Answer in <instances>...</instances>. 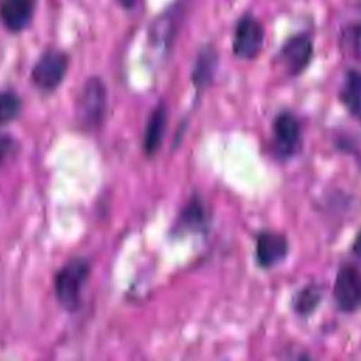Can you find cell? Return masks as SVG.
Returning a JSON list of instances; mask_svg holds the SVG:
<instances>
[{
  "label": "cell",
  "mask_w": 361,
  "mask_h": 361,
  "mask_svg": "<svg viewBox=\"0 0 361 361\" xmlns=\"http://www.w3.org/2000/svg\"><path fill=\"white\" fill-rule=\"evenodd\" d=\"M89 274V264L83 258L71 259L56 274L55 292L59 302L65 307H75L78 305L82 286Z\"/></svg>",
  "instance_id": "6da1fadb"
},
{
  "label": "cell",
  "mask_w": 361,
  "mask_h": 361,
  "mask_svg": "<svg viewBox=\"0 0 361 361\" xmlns=\"http://www.w3.org/2000/svg\"><path fill=\"white\" fill-rule=\"evenodd\" d=\"M265 41L262 24L251 14L243 16L234 30L233 52L241 59H254L259 55Z\"/></svg>",
  "instance_id": "7a4b0ae2"
},
{
  "label": "cell",
  "mask_w": 361,
  "mask_h": 361,
  "mask_svg": "<svg viewBox=\"0 0 361 361\" xmlns=\"http://www.w3.org/2000/svg\"><path fill=\"white\" fill-rule=\"evenodd\" d=\"M337 307L344 313H353L361 307V271L351 264L343 265L333 288Z\"/></svg>",
  "instance_id": "3957f363"
},
{
  "label": "cell",
  "mask_w": 361,
  "mask_h": 361,
  "mask_svg": "<svg viewBox=\"0 0 361 361\" xmlns=\"http://www.w3.org/2000/svg\"><path fill=\"white\" fill-rule=\"evenodd\" d=\"M106 110V87L99 78H89L83 85L79 100L78 114L83 126H97Z\"/></svg>",
  "instance_id": "277c9868"
},
{
  "label": "cell",
  "mask_w": 361,
  "mask_h": 361,
  "mask_svg": "<svg viewBox=\"0 0 361 361\" xmlns=\"http://www.w3.org/2000/svg\"><path fill=\"white\" fill-rule=\"evenodd\" d=\"M68 71V56L56 49L45 51L32 68V82L42 90H54Z\"/></svg>",
  "instance_id": "5b68a950"
},
{
  "label": "cell",
  "mask_w": 361,
  "mask_h": 361,
  "mask_svg": "<svg viewBox=\"0 0 361 361\" xmlns=\"http://www.w3.org/2000/svg\"><path fill=\"white\" fill-rule=\"evenodd\" d=\"M313 55V41L309 34H295L282 45L278 59L289 76L302 73L310 63Z\"/></svg>",
  "instance_id": "8992f818"
},
{
  "label": "cell",
  "mask_w": 361,
  "mask_h": 361,
  "mask_svg": "<svg viewBox=\"0 0 361 361\" xmlns=\"http://www.w3.org/2000/svg\"><path fill=\"white\" fill-rule=\"evenodd\" d=\"M274 138L276 151L283 155H292L300 144V124L299 120L289 111L278 114L274 120Z\"/></svg>",
  "instance_id": "52a82bcc"
},
{
  "label": "cell",
  "mask_w": 361,
  "mask_h": 361,
  "mask_svg": "<svg viewBox=\"0 0 361 361\" xmlns=\"http://www.w3.org/2000/svg\"><path fill=\"white\" fill-rule=\"evenodd\" d=\"M289 252V243L285 235L274 231H264L257 237L255 257L262 268H271L285 259Z\"/></svg>",
  "instance_id": "ba28073f"
},
{
  "label": "cell",
  "mask_w": 361,
  "mask_h": 361,
  "mask_svg": "<svg viewBox=\"0 0 361 361\" xmlns=\"http://www.w3.org/2000/svg\"><path fill=\"white\" fill-rule=\"evenodd\" d=\"M35 0H3L0 17L10 31H21L32 18Z\"/></svg>",
  "instance_id": "9c48e42d"
},
{
  "label": "cell",
  "mask_w": 361,
  "mask_h": 361,
  "mask_svg": "<svg viewBox=\"0 0 361 361\" xmlns=\"http://www.w3.org/2000/svg\"><path fill=\"white\" fill-rule=\"evenodd\" d=\"M217 65H219V55L216 49L212 45L203 47L196 56V62L192 72L193 85L199 92H203L213 82V78L217 71Z\"/></svg>",
  "instance_id": "30bf717a"
},
{
  "label": "cell",
  "mask_w": 361,
  "mask_h": 361,
  "mask_svg": "<svg viewBox=\"0 0 361 361\" xmlns=\"http://www.w3.org/2000/svg\"><path fill=\"white\" fill-rule=\"evenodd\" d=\"M166 107L164 103L158 104L147 123L145 133H144V151L147 155H154L157 151L161 148L164 135H165V128H166Z\"/></svg>",
  "instance_id": "8fae6325"
},
{
  "label": "cell",
  "mask_w": 361,
  "mask_h": 361,
  "mask_svg": "<svg viewBox=\"0 0 361 361\" xmlns=\"http://www.w3.org/2000/svg\"><path fill=\"white\" fill-rule=\"evenodd\" d=\"M209 213L199 196H193L183 207L179 224L182 230H200L207 224Z\"/></svg>",
  "instance_id": "7c38bea8"
},
{
  "label": "cell",
  "mask_w": 361,
  "mask_h": 361,
  "mask_svg": "<svg viewBox=\"0 0 361 361\" xmlns=\"http://www.w3.org/2000/svg\"><path fill=\"white\" fill-rule=\"evenodd\" d=\"M341 102L345 107L354 113L361 114V72L348 71L345 75L344 86L341 90Z\"/></svg>",
  "instance_id": "4fadbf2b"
},
{
  "label": "cell",
  "mask_w": 361,
  "mask_h": 361,
  "mask_svg": "<svg viewBox=\"0 0 361 361\" xmlns=\"http://www.w3.org/2000/svg\"><path fill=\"white\" fill-rule=\"evenodd\" d=\"M323 298L322 288L317 285H307L298 290L292 298V307L300 316H309L320 305Z\"/></svg>",
  "instance_id": "5bb4252c"
},
{
  "label": "cell",
  "mask_w": 361,
  "mask_h": 361,
  "mask_svg": "<svg viewBox=\"0 0 361 361\" xmlns=\"http://www.w3.org/2000/svg\"><path fill=\"white\" fill-rule=\"evenodd\" d=\"M176 16H178V11L171 10L169 13L162 14L161 18H158L155 21L154 30L151 32L155 42L164 44V47L169 45L172 42L173 32H175V24H176Z\"/></svg>",
  "instance_id": "9a60e30c"
},
{
  "label": "cell",
  "mask_w": 361,
  "mask_h": 361,
  "mask_svg": "<svg viewBox=\"0 0 361 361\" xmlns=\"http://www.w3.org/2000/svg\"><path fill=\"white\" fill-rule=\"evenodd\" d=\"M340 44L347 55L361 59V24H350L343 28Z\"/></svg>",
  "instance_id": "2e32d148"
},
{
  "label": "cell",
  "mask_w": 361,
  "mask_h": 361,
  "mask_svg": "<svg viewBox=\"0 0 361 361\" xmlns=\"http://www.w3.org/2000/svg\"><path fill=\"white\" fill-rule=\"evenodd\" d=\"M21 110V102L13 92L0 93V124L13 121Z\"/></svg>",
  "instance_id": "e0dca14e"
},
{
  "label": "cell",
  "mask_w": 361,
  "mask_h": 361,
  "mask_svg": "<svg viewBox=\"0 0 361 361\" xmlns=\"http://www.w3.org/2000/svg\"><path fill=\"white\" fill-rule=\"evenodd\" d=\"M14 140L6 134H0V164L13 152Z\"/></svg>",
  "instance_id": "ac0fdd59"
},
{
  "label": "cell",
  "mask_w": 361,
  "mask_h": 361,
  "mask_svg": "<svg viewBox=\"0 0 361 361\" xmlns=\"http://www.w3.org/2000/svg\"><path fill=\"white\" fill-rule=\"evenodd\" d=\"M353 252H354L358 258H361V230H360V233L357 234V237H355V240H354Z\"/></svg>",
  "instance_id": "d6986e66"
},
{
  "label": "cell",
  "mask_w": 361,
  "mask_h": 361,
  "mask_svg": "<svg viewBox=\"0 0 361 361\" xmlns=\"http://www.w3.org/2000/svg\"><path fill=\"white\" fill-rule=\"evenodd\" d=\"M135 1H137V0H120V3H121L124 7H127V8H130L131 6H134Z\"/></svg>",
  "instance_id": "ffe728a7"
},
{
  "label": "cell",
  "mask_w": 361,
  "mask_h": 361,
  "mask_svg": "<svg viewBox=\"0 0 361 361\" xmlns=\"http://www.w3.org/2000/svg\"><path fill=\"white\" fill-rule=\"evenodd\" d=\"M298 361H312V360H310L307 355H303V357H300Z\"/></svg>",
  "instance_id": "44dd1931"
}]
</instances>
